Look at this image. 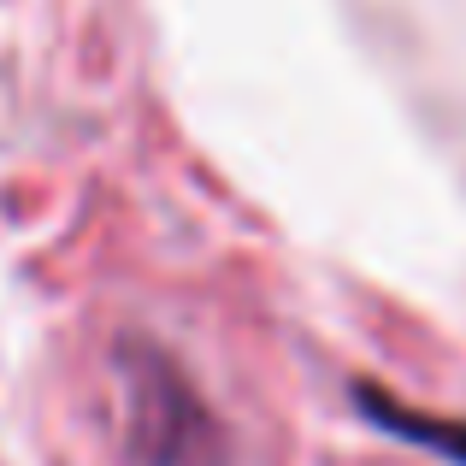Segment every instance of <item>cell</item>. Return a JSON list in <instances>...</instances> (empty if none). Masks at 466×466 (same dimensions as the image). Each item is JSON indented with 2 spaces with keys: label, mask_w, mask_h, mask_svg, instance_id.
Segmentation results:
<instances>
[{
  "label": "cell",
  "mask_w": 466,
  "mask_h": 466,
  "mask_svg": "<svg viewBox=\"0 0 466 466\" xmlns=\"http://www.w3.org/2000/svg\"><path fill=\"white\" fill-rule=\"evenodd\" d=\"M360 408L372 413V420L384 425L390 437H401V443H420V449H431V455L466 466V420H437V413L401 408V401H390L384 390H360Z\"/></svg>",
  "instance_id": "6da1fadb"
}]
</instances>
